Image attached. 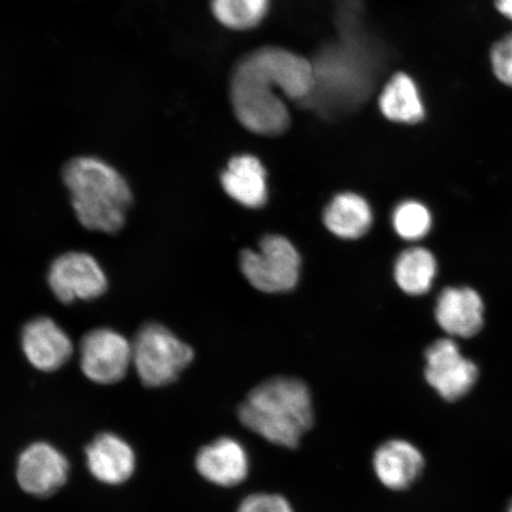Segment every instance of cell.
Wrapping results in <instances>:
<instances>
[{"instance_id":"obj_5","label":"cell","mask_w":512,"mask_h":512,"mask_svg":"<svg viewBox=\"0 0 512 512\" xmlns=\"http://www.w3.org/2000/svg\"><path fill=\"white\" fill-rule=\"evenodd\" d=\"M194 350L158 323L145 324L132 343V361L146 387H164L194 360Z\"/></svg>"},{"instance_id":"obj_2","label":"cell","mask_w":512,"mask_h":512,"mask_svg":"<svg viewBox=\"0 0 512 512\" xmlns=\"http://www.w3.org/2000/svg\"><path fill=\"white\" fill-rule=\"evenodd\" d=\"M339 15L341 37L320 50L312 62L315 87L303 105L325 117L347 114L360 107L373 91L379 60L360 32L355 15L345 6Z\"/></svg>"},{"instance_id":"obj_6","label":"cell","mask_w":512,"mask_h":512,"mask_svg":"<svg viewBox=\"0 0 512 512\" xmlns=\"http://www.w3.org/2000/svg\"><path fill=\"white\" fill-rule=\"evenodd\" d=\"M241 271L256 290L266 293L291 291L299 280L300 255L290 240L267 235L259 252L246 249L240 256Z\"/></svg>"},{"instance_id":"obj_23","label":"cell","mask_w":512,"mask_h":512,"mask_svg":"<svg viewBox=\"0 0 512 512\" xmlns=\"http://www.w3.org/2000/svg\"><path fill=\"white\" fill-rule=\"evenodd\" d=\"M236 512H294V510L284 496L259 492L243 499Z\"/></svg>"},{"instance_id":"obj_15","label":"cell","mask_w":512,"mask_h":512,"mask_svg":"<svg viewBox=\"0 0 512 512\" xmlns=\"http://www.w3.org/2000/svg\"><path fill=\"white\" fill-rule=\"evenodd\" d=\"M87 466L101 483L119 485L136 469V454L124 439L112 433L98 435L86 450Z\"/></svg>"},{"instance_id":"obj_21","label":"cell","mask_w":512,"mask_h":512,"mask_svg":"<svg viewBox=\"0 0 512 512\" xmlns=\"http://www.w3.org/2000/svg\"><path fill=\"white\" fill-rule=\"evenodd\" d=\"M393 227L403 240L418 241L430 233L432 215L424 204L418 201H405L394 210Z\"/></svg>"},{"instance_id":"obj_18","label":"cell","mask_w":512,"mask_h":512,"mask_svg":"<svg viewBox=\"0 0 512 512\" xmlns=\"http://www.w3.org/2000/svg\"><path fill=\"white\" fill-rule=\"evenodd\" d=\"M379 104L384 117L394 123L413 125L426 117L420 89L412 76L405 73L392 76L382 89Z\"/></svg>"},{"instance_id":"obj_25","label":"cell","mask_w":512,"mask_h":512,"mask_svg":"<svg viewBox=\"0 0 512 512\" xmlns=\"http://www.w3.org/2000/svg\"><path fill=\"white\" fill-rule=\"evenodd\" d=\"M508 512H512V503L510 504V508H509Z\"/></svg>"},{"instance_id":"obj_7","label":"cell","mask_w":512,"mask_h":512,"mask_svg":"<svg viewBox=\"0 0 512 512\" xmlns=\"http://www.w3.org/2000/svg\"><path fill=\"white\" fill-rule=\"evenodd\" d=\"M132 361V343L112 329L89 331L80 343V366L89 380L114 384L124 379Z\"/></svg>"},{"instance_id":"obj_16","label":"cell","mask_w":512,"mask_h":512,"mask_svg":"<svg viewBox=\"0 0 512 512\" xmlns=\"http://www.w3.org/2000/svg\"><path fill=\"white\" fill-rule=\"evenodd\" d=\"M221 184L234 201L247 208L264 207L268 198L267 172L252 155L235 156L222 172Z\"/></svg>"},{"instance_id":"obj_20","label":"cell","mask_w":512,"mask_h":512,"mask_svg":"<svg viewBox=\"0 0 512 512\" xmlns=\"http://www.w3.org/2000/svg\"><path fill=\"white\" fill-rule=\"evenodd\" d=\"M217 21L233 30H249L264 21L270 0H211Z\"/></svg>"},{"instance_id":"obj_17","label":"cell","mask_w":512,"mask_h":512,"mask_svg":"<svg viewBox=\"0 0 512 512\" xmlns=\"http://www.w3.org/2000/svg\"><path fill=\"white\" fill-rule=\"evenodd\" d=\"M373 219L369 203L354 192L337 195L324 211L326 228L344 240L362 238L369 232Z\"/></svg>"},{"instance_id":"obj_14","label":"cell","mask_w":512,"mask_h":512,"mask_svg":"<svg viewBox=\"0 0 512 512\" xmlns=\"http://www.w3.org/2000/svg\"><path fill=\"white\" fill-rule=\"evenodd\" d=\"M424 466L425 459L419 448L407 440H388L374 453L375 475L389 490L408 489L419 478Z\"/></svg>"},{"instance_id":"obj_1","label":"cell","mask_w":512,"mask_h":512,"mask_svg":"<svg viewBox=\"0 0 512 512\" xmlns=\"http://www.w3.org/2000/svg\"><path fill=\"white\" fill-rule=\"evenodd\" d=\"M315 87L311 61L277 47L252 51L238 62L230 81V100L236 118L248 131L275 137L291 124L281 95L300 104Z\"/></svg>"},{"instance_id":"obj_13","label":"cell","mask_w":512,"mask_h":512,"mask_svg":"<svg viewBox=\"0 0 512 512\" xmlns=\"http://www.w3.org/2000/svg\"><path fill=\"white\" fill-rule=\"evenodd\" d=\"M435 319L450 336L475 337L484 325L483 299L471 287H447L438 298Z\"/></svg>"},{"instance_id":"obj_24","label":"cell","mask_w":512,"mask_h":512,"mask_svg":"<svg viewBox=\"0 0 512 512\" xmlns=\"http://www.w3.org/2000/svg\"><path fill=\"white\" fill-rule=\"evenodd\" d=\"M495 6L499 14L512 22V0H495Z\"/></svg>"},{"instance_id":"obj_9","label":"cell","mask_w":512,"mask_h":512,"mask_svg":"<svg viewBox=\"0 0 512 512\" xmlns=\"http://www.w3.org/2000/svg\"><path fill=\"white\" fill-rule=\"evenodd\" d=\"M425 357L426 381L444 400L462 399L475 386L478 368L462 355L452 339L435 341L426 350Z\"/></svg>"},{"instance_id":"obj_4","label":"cell","mask_w":512,"mask_h":512,"mask_svg":"<svg viewBox=\"0 0 512 512\" xmlns=\"http://www.w3.org/2000/svg\"><path fill=\"white\" fill-rule=\"evenodd\" d=\"M63 181L83 227L107 234L124 228L133 195L113 166L95 157L74 158L64 166Z\"/></svg>"},{"instance_id":"obj_19","label":"cell","mask_w":512,"mask_h":512,"mask_svg":"<svg viewBox=\"0 0 512 512\" xmlns=\"http://www.w3.org/2000/svg\"><path fill=\"white\" fill-rule=\"evenodd\" d=\"M437 272V260L422 247L409 248L401 253L394 267L396 284L411 296H422L430 291Z\"/></svg>"},{"instance_id":"obj_11","label":"cell","mask_w":512,"mask_h":512,"mask_svg":"<svg viewBox=\"0 0 512 512\" xmlns=\"http://www.w3.org/2000/svg\"><path fill=\"white\" fill-rule=\"evenodd\" d=\"M21 341L28 361L46 373L62 368L74 352L72 339L48 317H37L25 324Z\"/></svg>"},{"instance_id":"obj_12","label":"cell","mask_w":512,"mask_h":512,"mask_svg":"<svg viewBox=\"0 0 512 512\" xmlns=\"http://www.w3.org/2000/svg\"><path fill=\"white\" fill-rule=\"evenodd\" d=\"M195 465L207 482L232 488L245 482L251 463L240 441L224 437L202 447L197 453Z\"/></svg>"},{"instance_id":"obj_10","label":"cell","mask_w":512,"mask_h":512,"mask_svg":"<svg viewBox=\"0 0 512 512\" xmlns=\"http://www.w3.org/2000/svg\"><path fill=\"white\" fill-rule=\"evenodd\" d=\"M68 475V460L57 448L47 443L30 445L18 459V484L32 496L49 497L56 494L66 484Z\"/></svg>"},{"instance_id":"obj_3","label":"cell","mask_w":512,"mask_h":512,"mask_svg":"<svg viewBox=\"0 0 512 512\" xmlns=\"http://www.w3.org/2000/svg\"><path fill=\"white\" fill-rule=\"evenodd\" d=\"M247 430L273 445L296 448L313 424L312 396L303 381L278 376L256 386L239 407Z\"/></svg>"},{"instance_id":"obj_22","label":"cell","mask_w":512,"mask_h":512,"mask_svg":"<svg viewBox=\"0 0 512 512\" xmlns=\"http://www.w3.org/2000/svg\"><path fill=\"white\" fill-rule=\"evenodd\" d=\"M490 62L496 79L502 85L512 88V32L492 46Z\"/></svg>"},{"instance_id":"obj_8","label":"cell","mask_w":512,"mask_h":512,"mask_svg":"<svg viewBox=\"0 0 512 512\" xmlns=\"http://www.w3.org/2000/svg\"><path fill=\"white\" fill-rule=\"evenodd\" d=\"M48 283L63 304L94 300L105 294L108 286L99 262L92 255L81 252H70L56 258L49 268Z\"/></svg>"}]
</instances>
